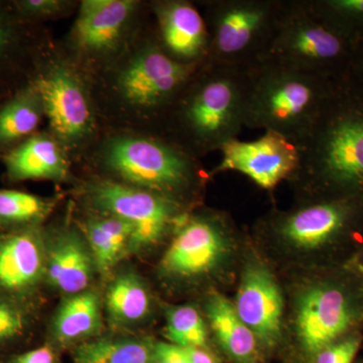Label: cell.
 Wrapping results in <instances>:
<instances>
[{"mask_svg":"<svg viewBox=\"0 0 363 363\" xmlns=\"http://www.w3.org/2000/svg\"><path fill=\"white\" fill-rule=\"evenodd\" d=\"M297 145L298 201L363 197V84L346 78Z\"/></svg>","mask_w":363,"mask_h":363,"instance_id":"cell-1","label":"cell"},{"mask_svg":"<svg viewBox=\"0 0 363 363\" xmlns=\"http://www.w3.org/2000/svg\"><path fill=\"white\" fill-rule=\"evenodd\" d=\"M345 79L257 63L248 69L245 128L272 131L298 145Z\"/></svg>","mask_w":363,"mask_h":363,"instance_id":"cell-2","label":"cell"},{"mask_svg":"<svg viewBox=\"0 0 363 363\" xmlns=\"http://www.w3.org/2000/svg\"><path fill=\"white\" fill-rule=\"evenodd\" d=\"M248 69L205 62L176 100L182 135L195 152H209L245 128ZM173 105V106H174Z\"/></svg>","mask_w":363,"mask_h":363,"instance_id":"cell-3","label":"cell"},{"mask_svg":"<svg viewBox=\"0 0 363 363\" xmlns=\"http://www.w3.org/2000/svg\"><path fill=\"white\" fill-rule=\"evenodd\" d=\"M353 44L318 20L306 0H286L276 32L259 63L335 79L351 76Z\"/></svg>","mask_w":363,"mask_h":363,"instance_id":"cell-4","label":"cell"},{"mask_svg":"<svg viewBox=\"0 0 363 363\" xmlns=\"http://www.w3.org/2000/svg\"><path fill=\"white\" fill-rule=\"evenodd\" d=\"M286 0H214L206 4L210 61L250 69L271 44Z\"/></svg>","mask_w":363,"mask_h":363,"instance_id":"cell-5","label":"cell"},{"mask_svg":"<svg viewBox=\"0 0 363 363\" xmlns=\"http://www.w3.org/2000/svg\"><path fill=\"white\" fill-rule=\"evenodd\" d=\"M106 161L123 180L186 205L202 182L194 156L180 145L156 138H119Z\"/></svg>","mask_w":363,"mask_h":363,"instance_id":"cell-6","label":"cell"},{"mask_svg":"<svg viewBox=\"0 0 363 363\" xmlns=\"http://www.w3.org/2000/svg\"><path fill=\"white\" fill-rule=\"evenodd\" d=\"M362 217L363 197L307 200L267 215L259 230L293 255L307 257L338 240Z\"/></svg>","mask_w":363,"mask_h":363,"instance_id":"cell-7","label":"cell"},{"mask_svg":"<svg viewBox=\"0 0 363 363\" xmlns=\"http://www.w3.org/2000/svg\"><path fill=\"white\" fill-rule=\"evenodd\" d=\"M235 245L236 230L228 215H188L162 255L161 274L184 283L210 278L228 264Z\"/></svg>","mask_w":363,"mask_h":363,"instance_id":"cell-8","label":"cell"},{"mask_svg":"<svg viewBox=\"0 0 363 363\" xmlns=\"http://www.w3.org/2000/svg\"><path fill=\"white\" fill-rule=\"evenodd\" d=\"M89 197L98 209L133 226L130 252L155 247L189 215L186 205L175 199L114 182H98L91 186Z\"/></svg>","mask_w":363,"mask_h":363,"instance_id":"cell-9","label":"cell"},{"mask_svg":"<svg viewBox=\"0 0 363 363\" xmlns=\"http://www.w3.org/2000/svg\"><path fill=\"white\" fill-rule=\"evenodd\" d=\"M355 320L357 310L347 294L331 284H312L296 301L294 330L306 354L315 357L337 342Z\"/></svg>","mask_w":363,"mask_h":363,"instance_id":"cell-10","label":"cell"},{"mask_svg":"<svg viewBox=\"0 0 363 363\" xmlns=\"http://www.w3.org/2000/svg\"><path fill=\"white\" fill-rule=\"evenodd\" d=\"M204 63H180L154 45L140 52L123 71L119 86L124 97L138 106L172 107Z\"/></svg>","mask_w":363,"mask_h":363,"instance_id":"cell-11","label":"cell"},{"mask_svg":"<svg viewBox=\"0 0 363 363\" xmlns=\"http://www.w3.org/2000/svg\"><path fill=\"white\" fill-rule=\"evenodd\" d=\"M219 150L221 162L212 173L238 172L269 191L274 190L281 182L290 180L300 162L298 145L272 131H266L257 140L250 142L235 138Z\"/></svg>","mask_w":363,"mask_h":363,"instance_id":"cell-12","label":"cell"},{"mask_svg":"<svg viewBox=\"0 0 363 363\" xmlns=\"http://www.w3.org/2000/svg\"><path fill=\"white\" fill-rule=\"evenodd\" d=\"M52 130L67 143H77L90 133L92 114L78 79L65 67L50 66L35 72L32 80Z\"/></svg>","mask_w":363,"mask_h":363,"instance_id":"cell-13","label":"cell"},{"mask_svg":"<svg viewBox=\"0 0 363 363\" xmlns=\"http://www.w3.org/2000/svg\"><path fill=\"white\" fill-rule=\"evenodd\" d=\"M233 305L259 343L272 347L279 342L283 330V294L274 274L259 260H250L243 269Z\"/></svg>","mask_w":363,"mask_h":363,"instance_id":"cell-14","label":"cell"},{"mask_svg":"<svg viewBox=\"0 0 363 363\" xmlns=\"http://www.w3.org/2000/svg\"><path fill=\"white\" fill-rule=\"evenodd\" d=\"M47 243L40 227L0 231V294L38 298L45 284Z\"/></svg>","mask_w":363,"mask_h":363,"instance_id":"cell-15","label":"cell"},{"mask_svg":"<svg viewBox=\"0 0 363 363\" xmlns=\"http://www.w3.org/2000/svg\"><path fill=\"white\" fill-rule=\"evenodd\" d=\"M162 51L183 64L208 61L210 35L206 21L188 1L160 2L155 7Z\"/></svg>","mask_w":363,"mask_h":363,"instance_id":"cell-16","label":"cell"},{"mask_svg":"<svg viewBox=\"0 0 363 363\" xmlns=\"http://www.w3.org/2000/svg\"><path fill=\"white\" fill-rule=\"evenodd\" d=\"M45 243V284L66 296L90 289L96 267L84 236L69 229Z\"/></svg>","mask_w":363,"mask_h":363,"instance_id":"cell-17","label":"cell"},{"mask_svg":"<svg viewBox=\"0 0 363 363\" xmlns=\"http://www.w3.org/2000/svg\"><path fill=\"white\" fill-rule=\"evenodd\" d=\"M135 2L130 0H86L81 4L74 37L81 49L104 52L118 42Z\"/></svg>","mask_w":363,"mask_h":363,"instance_id":"cell-18","label":"cell"},{"mask_svg":"<svg viewBox=\"0 0 363 363\" xmlns=\"http://www.w3.org/2000/svg\"><path fill=\"white\" fill-rule=\"evenodd\" d=\"M101 304L99 294L91 289L67 296L52 317L47 342L61 350L97 337L102 327Z\"/></svg>","mask_w":363,"mask_h":363,"instance_id":"cell-19","label":"cell"},{"mask_svg":"<svg viewBox=\"0 0 363 363\" xmlns=\"http://www.w3.org/2000/svg\"><path fill=\"white\" fill-rule=\"evenodd\" d=\"M6 177L11 183L28 180L63 181L68 164L58 145L51 138L33 135L4 157Z\"/></svg>","mask_w":363,"mask_h":363,"instance_id":"cell-20","label":"cell"},{"mask_svg":"<svg viewBox=\"0 0 363 363\" xmlns=\"http://www.w3.org/2000/svg\"><path fill=\"white\" fill-rule=\"evenodd\" d=\"M44 116L42 100L30 82L0 102V156L33 135Z\"/></svg>","mask_w":363,"mask_h":363,"instance_id":"cell-21","label":"cell"},{"mask_svg":"<svg viewBox=\"0 0 363 363\" xmlns=\"http://www.w3.org/2000/svg\"><path fill=\"white\" fill-rule=\"evenodd\" d=\"M206 314L219 345L229 357L240 363H250L257 358L259 341L230 301L220 294H213L207 300Z\"/></svg>","mask_w":363,"mask_h":363,"instance_id":"cell-22","label":"cell"},{"mask_svg":"<svg viewBox=\"0 0 363 363\" xmlns=\"http://www.w3.org/2000/svg\"><path fill=\"white\" fill-rule=\"evenodd\" d=\"M38 312V298L0 294V363H7L14 355L33 347Z\"/></svg>","mask_w":363,"mask_h":363,"instance_id":"cell-23","label":"cell"},{"mask_svg":"<svg viewBox=\"0 0 363 363\" xmlns=\"http://www.w3.org/2000/svg\"><path fill=\"white\" fill-rule=\"evenodd\" d=\"M156 341L128 335L97 336L79 344L72 363H155Z\"/></svg>","mask_w":363,"mask_h":363,"instance_id":"cell-24","label":"cell"},{"mask_svg":"<svg viewBox=\"0 0 363 363\" xmlns=\"http://www.w3.org/2000/svg\"><path fill=\"white\" fill-rule=\"evenodd\" d=\"M105 308L113 323L123 326L140 323L152 310L149 289L135 272H121L107 286Z\"/></svg>","mask_w":363,"mask_h":363,"instance_id":"cell-25","label":"cell"},{"mask_svg":"<svg viewBox=\"0 0 363 363\" xmlns=\"http://www.w3.org/2000/svg\"><path fill=\"white\" fill-rule=\"evenodd\" d=\"M133 226L114 216L93 219L86 224L85 238L96 271L107 276L125 253L130 252Z\"/></svg>","mask_w":363,"mask_h":363,"instance_id":"cell-26","label":"cell"},{"mask_svg":"<svg viewBox=\"0 0 363 363\" xmlns=\"http://www.w3.org/2000/svg\"><path fill=\"white\" fill-rule=\"evenodd\" d=\"M52 208L51 200L40 196L0 189V231L40 227Z\"/></svg>","mask_w":363,"mask_h":363,"instance_id":"cell-27","label":"cell"},{"mask_svg":"<svg viewBox=\"0 0 363 363\" xmlns=\"http://www.w3.org/2000/svg\"><path fill=\"white\" fill-rule=\"evenodd\" d=\"M28 23L18 13L13 2L0 4V89L4 88V81L13 80V76L21 71L20 60L25 55L28 40L26 26Z\"/></svg>","mask_w":363,"mask_h":363,"instance_id":"cell-28","label":"cell"},{"mask_svg":"<svg viewBox=\"0 0 363 363\" xmlns=\"http://www.w3.org/2000/svg\"><path fill=\"white\" fill-rule=\"evenodd\" d=\"M306 4L332 32L353 45L363 40V0H306Z\"/></svg>","mask_w":363,"mask_h":363,"instance_id":"cell-29","label":"cell"},{"mask_svg":"<svg viewBox=\"0 0 363 363\" xmlns=\"http://www.w3.org/2000/svg\"><path fill=\"white\" fill-rule=\"evenodd\" d=\"M166 337L178 347H207L206 323L192 306H178L167 313Z\"/></svg>","mask_w":363,"mask_h":363,"instance_id":"cell-30","label":"cell"},{"mask_svg":"<svg viewBox=\"0 0 363 363\" xmlns=\"http://www.w3.org/2000/svg\"><path fill=\"white\" fill-rule=\"evenodd\" d=\"M357 337L344 339L327 346L315 355V363H352L359 350Z\"/></svg>","mask_w":363,"mask_h":363,"instance_id":"cell-31","label":"cell"},{"mask_svg":"<svg viewBox=\"0 0 363 363\" xmlns=\"http://www.w3.org/2000/svg\"><path fill=\"white\" fill-rule=\"evenodd\" d=\"M13 4L21 18L28 21L56 13L61 6V4L55 0H18Z\"/></svg>","mask_w":363,"mask_h":363,"instance_id":"cell-32","label":"cell"},{"mask_svg":"<svg viewBox=\"0 0 363 363\" xmlns=\"http://www.w3.org/2000/svg\"><path fill=\"white\" fill-rule=\"evenodd\" d=\"M7 363H61V360L59 350L51 343L45 342L14 355Z\"/></svg>","mask_w":363,"mask_h":363,"instance_id":"cell-33","label":"cell"},{"mask_svg":"<svg viewBox=\"0 0 363 363\" xmlns=\"http://www.w3.org/2000/svg\"><path fill=\"white\" fill-rule=\"evenodd\" d=\"M188 363L181 348L171 343L156 342V362Z\"/></svg>","mask_w":363,"mask_h":363,"instance_id":"cell-34","label":"cell"},{"mask_svg":"<svg viewBox=\"0 0 363 363\" xmlns=\"http://www.w3.org/2000/svg\"><path fill=\"white\" fill-rule=\"evenodd\" d=\"M180 348L188 363H219L218 359L207 347Z\"/></svg>","mask_w":363,"mask_h":363,"instance_id":"cell-35","label":"cell"},{"mask_svg":"<svg viewBox=\"0 0 363 363\" xmlns=\"http://www.w3.org/2000/svg\"><path fill=\"white\" fill-rule=\"evenodd\" d=\"M351 76L357 82L363 84V40H358L353 45Z\"/></svg>","mask_w":363,"mask_h":363,"instance_id":"cell-36","label":"cell"},{"mask_svg":"<svg viewBox=\"0 0 363 363\" xmlns=\"http://www.w3.org/2000/svg\"><path fill=\"white\" fill-rule=\"evenodd\" d=\"M0 96H1V94H0ZM2 100H4V99H0V101H2Z\"/></svg>","mask_w":363,"mask_h":363,"instance_id":"cell-37","label":"cell"}]
</instances>
